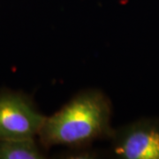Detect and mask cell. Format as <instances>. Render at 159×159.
Returning a JSON list of instances; mask_svg holds the SVG:
<instances>
[{"label":"cell","mask_w":159,"mask_h":159,"mask_svg":"<svg viewBox=\"0 0 159 159\" xmlns=\"http://www.w3.org/2000/svg\"><path fill=\"white\" fill-rule=\"evenodd\" d=\"M115 152L124 159H159V119L126 126L118 135Z\"/></svg>","instance_id":"3957f363"},{"label":"cell","mask_w":159,"mask_h":159,"mask_svg":"<svg viewBox=\"0 0 159 159\" xmlns=\"http://www.w3.org/2000/svg\"><path fill=\"white\" fill-rule=\"evenodd\" d=\"M111 108L99 92L82 93L45 118L38 136L45 146L80 145L109 134Z\"/></svg>","instance_id":"6da1fadb"},{"label":"cell","mask_w":159,"mask_h":159,"mask_svg":"<svg viewBox=\"0 0 159 159\" xmlns=\"http://www.w3.org/2000/svg\"><path fill=\"white\" fill-rule=\"evenodd\" d=\"M45 118L20 95L0 96V140L34 138Z\"/></svg>","instance_id":"7a4b0ae2"},{"label":"cell","mask_w":159,"mask_h":159,"mask_svg":"<svg viewBox=\"0 0 159 159\" xmlns=\"http://www.w3.org/2000/svg\"><path fill=\"white\" fill-rule=\"evenodd\" d=\"M44 158L34 138L0 140V159Z\"/></svg>","instance_id":"277c9868"}]
</instances>
